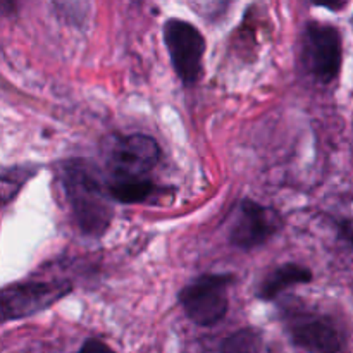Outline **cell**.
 I'll list each match as a JSON object with an SVG mask.
<instances>
[{"label": "cell", "instance_id": "obj_1", "mask_svg": "<svg viewBox=\"0 0 353 353\" xmlns=\"http://www.w3.org/2000/svg\"><path fill=\"white\" fill-rule=\"evenodd\" d=\"M61 179L83 233L102 236L112 221V199L107 185L100 181L95 169L83 161L65 162Z\"/></svg>", "mask_w": 353, "mask_h": 353}, {"label": "cell", "instance_id": "obj_2", "mask_svg": "<svg viewBox=\"0 0 353 353\" xmlns=\"http://www.w3.org/2000/svg\"><path fill=\"white\" fill-rule=\"evenodd\" d=\"M233 274H203L179 292V303L190 321L199 326H214L228 312V286Z\"/></svg>", "mask_w": 353, "mask_h": 353}, {"label": "cell", "instance_id": "obj_3", "mask_svg": "<svg viewBox=\"0 0 353 353\" xmlns=\"http://www.w3.org/2000/svg\"><path fill=\"white\" fill-rule=\"evenodd\" d=\"M71 290L69 281H26L0 288V321H17L43 312Z\"/></svg>", "mask_w": 353, "mask_h": 353}, {"label": "cell", "instance_id": "obj_4", "mask_svg": "<svg viewBox=\"0 0 353 353\" xmlns=\"http://www.w3.org/2000/svg\"><path fill=\"white\" fill-rule=\"evenodd\" d=\"M162 33L178 78L181 79L183 85H195L202 76L203 55H205L203 34L192 23L183 19L165 21Z\"/></svg>", "mask_w": 353, "mask_h": 353}, {"label": "cell", "instance_id": "obj_5", "mask_svg": "<svg viewBox=\"0 0 353 353\" xmlns=\"http://www.w3.org/2000/svg\"><path fill=\"white\" fill-rule=\"evenodd\" d=\"M286 330L296 347L310 353H340L343 333L331 317L305 309L286 312Z\"/></svg>", "mask_w": 353, "mask_h": 353}, {"label": "cell", "instance_id": "obj_6", "mask_svg": "<svg viewBox=\"0 0 353 353\" xmlns=\"http://www.w3.org/2000/svg\"><path fill=\"white\" fill-rule=\"evenodd\" d=\"M303 59L317 81H334L341 69V34L331 24L309 23L303 34Z\"/></svg>", "mask_w": 353, "mask_h": 353}, {"label": "cell", "instance_id": "obj_7", "mask_svg": "<svg viewBox=\"0 0 353 353\" xmlns=\"http://www.w3.org/2000/svg\"><path fill=\"white\" fill-rule=\"evenodd\" d=\"M283 226V219L272 207L245 199L238 205L230 230V241L241 250H252L268 243Z\"/></svg>", "mask_w": 353, "mask_h": 353}, {"label": "cell", "instance_id": "obj_8", "mask_svg": "<svg viewBox=\"0 0 353 353\" xmlns=\"http://www.w3.org/2000/svg\"><path fill=\"white\" fill-rule=\"evenodd\" d=\"M161 148L147 134L116 137L107 152V161L116 178H145L157 165Z\"/></svg>", "mask_w": 353, "mask_h": 353}, {"label": "cell", "instance_id": "obj_9", "mask_svg": "<svg viewBox=\"0 0 353 353\" xmlns=\"http://www.w3.org/2000/svg\"><path fill=\"white\" fill-rule=\"evenodd\" d=\"M312 281V271L309 268H303L300 264H283L276 268L274 271L269 272L261 283L257 290V296L261 300H274L279 293L285 292L286 288L293 285H303V283Z\"/></svg>", "mask_w": 353, "mask_h": 353}, {"label": "cell", "instance_id": "obj_10", "mask_svg": "<svg viewBox=\"0 0 353 353\" xmlns=\"http://www.w3.org/2000/svg\"><path fill=\"white\" fill-rule=\"evenodd\" d=\"M110 199L121 203H140L155 192V185L148 178H116L107 185Z\"/></svg>", "mask_w": 353, "mask_h": 353}, {"label": "cell", "instance_id": "obj_11", "mask_svg": "<svg viewBox=\"0 0 353 353\" xmlns=\"http://www.w3.org/2000/svg\"><path fill=\"white\" fill-rule=\"evenodd\" d=\"M261 334L252 327H245V330L230 334L221 343L219 353H261Z\"/></svg>", "mask_w": 353, "mask_h": 353}, {"label": "cell", "instance_id": "obj_12", "mask_svg": "<svg viewBox=\"0 0 353 353\" xmlns=\"http://www.w3.org/2000/svg\"><path fill=\"white\" fill-rule=\"evenodd\" d=\"M79 353H114V352L110 350L103 341L95 340V338H90V340H86L85 343H83Z\"/></svg>", "mask_w": 353, "mask_h": 353}, {"label": "cell", "instance_id": "obj_13", "mask_svg": "<svg viewBox=\"0 0 353 353\" xmlns=\"http://www.w3.org/2000/svg\"><path fill=\"white\" fill-rule=\"evenodd\" d=\"M338 233H340V238L343 241H347L350 247H353V219L341 221L338 224Z\"/></svg>", "mask_w": 353, "mask_h": 353}, {"label": "cell", "instance_id": "obj_14", "mask_svg": "<svg viewBox=\"0 0 353 353\" xmlns=\"http://www.w3.org/2000/svg\"><path fill=\"white\" fill-rule=\"evenodd\" d=\"M314 6L326 7L330 10H340L343 7V0H312Z\"/></svg>", "mask_w": 353, "mask_h": 353}]
</instances>
